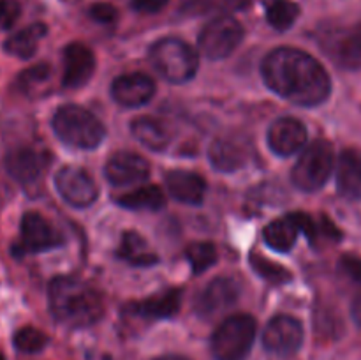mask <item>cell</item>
<instances>
[{
  "instance_id": "6da1fadb",
  "label": "cell",
  "mask_w": 361,
  "mask_h": 360,
  "mask_svg": "<svg viewBox=\"0 0 361 360\" xmlns=\"http://www.w3.org/2000/svg\"><path fill=\"white\" fill-rule=\"evenodd\" d=\"M261 71L275 94L298 106L321 104L331 92L330 74L303 49H274L263 60Z\"/></svg>"
},
{
  "instance_id": "7a4b0ae2",
  "label": "cell",
  "mask_w": 361,
  "mask_h": 360,
  "mask_svg": "<svg viewBox=\"0 0 361 360\" xmlns=\"http://www.w3.org/2000/svg\"><path fill=\"white\" fill-rule=\"evenodd\" d=\"M49 311L60 323L85 328L101 320L104 313L101 295L87 282L74 277H56L48 288Z\"/></svg>"
},
{
  "instance_id": "3957f363",
  "label": "cell",
  "mask_w": 361,
  "mask_h": 360,
  "mask_svg": "<svg viewBox=\"0 0 361 360\" xmlns=\"http://www.w3.org/2000/svg\"><path fill=\"white\" fill-rule=\"evenodd\" d=\"M51 126L59 140L74 148H95L106 134L101 120L78 104L60 106L53 115Z\"/></svg>"
},
{
  "instance_id": "277c9868",
  "label": "cell",
  "mask_w": 361,
  "mask_h": 360,
  "mask_svg": "<svg viewBox=\"0 0 361 360\" xmlns=\"http://www.w3.org/2000/svg\"><path fill=\"white\" fill-rule=\"evenodd\" d=\"M150 62L164 80L185 83L197 71V53L178 37H162L150 48Z\"/></svg>"
},
{
  "instance_id": "5b68a950",
  "label": "cell",
  "mask_w": 361,
  "mask_h": 360,
  "mask_svg": "<svg viewBox=\"0 0 361 360\" xmlns=\"http://www.w3.org/2000/svg\"><path fill=\"white\" fill-rule=\"evenodd\" d=\"M256 320L249 314H235L221 323L212 335V353L217 360H243L256 337Z\"/></svg>"
},
{
  "instance_id": "8992f818",
  "label": "cell",
  "mask_w": 361,
  "mask_h": 360,
  "mask_svg": "<svg viewBox=\"0 0 361 360\" xmlns=\"http://www.w3.org/2000/svg\"><path fill=\"white\" fill-rule=\"evenodd\" d=\"M334 169V148L326 140H316L302 152L293 168L291 179L305 193L319 191Z\"/></svg>"
},
{
  "instance_id": "52a82bcc",
  "label": "cell",
  "mask_w": 361,
  "mask_h": 360,
  "mask_svg": "<svg viewBox=\"0 0 361 360\" xmlns=\"http://www.w3.org/2000/svg\"><path fill=\"white\" fill-rule=\"evenodd\" d=\"M243 35H245V30H243L242 23L233 16L222 14L204 25L197 42H200V49L208 59L221 60L231 55L238 48Z\"/></svg>"
},
{
  "instance_id": "ba28073f",
  "label": "cell",
  "mask_w": 361,
  "mask_h": 360,
  "mask_svg": "<svg viewBox=\"0 0 361 360\" xmlns=\"http://www.w3.org/2000/svg\"><path fill=\"white\" fill-rule=\"evenodd\" d=\"M62 236L48 222V219L42 217L37 212H27L21 217L20 226V242L11 247L16 258L25 256V254L44 253V251L53 249V247L62 246Z\"/></svg>"
},
{
  "instance_id": "9c48e42d",
  "label": "cell",
  "mask_w": 361,
  "mask_h": 360,
  "mask_svg": "<svg viewBox=\"0 0 361 360\" xmlns=\"http://www.w3.org/2000/svg\"><path fill=\"white\" fill-rule=\"evenodd\" d=\"M303 232L310 240L317 239V224L307 214H288L284 217L274 219L264 228V242L275 251L288 253L296 244L298 233Z\"/></svg>"
},
{
  "instance_id": "30bf717a",
  "label": "cell",
  "mask_w": 361,
  "mask_h": 360,
  "mask_svg": "<svg viewBox=\"0 0 361 360\" xmlns=\"http://www.w3.org/2000/svg\"><path fill=\"white\" fill-rule=\"evenodd\" d=\"M55 186L60 196L69 205L78 208L88 207L99 196L94 179L78 166H63L55 175Z\"/></svg>"
},
{
  "instance_id": "8fae6325",
  "label": "cell",
  "mask_w": 361,
  "mask_h": 360,
  "mask_svg": "<svg viewBox=\"0 0 361 360\" xmlns=\"http://www.w3.org/2000/svg\"><path fill=\"white\" fill-rule=\"evenodd\" d=\"M303 342V325L296 318L281 314L267 325L263 334V344L270 353L279 356H289L300 349Z\"/></svg>"
},
{
  "instance_id": "7c38bea8",
  "label": "cell",
  "mask_w": 361,
  "mask_h": 360,
  "mask_svg": "<svg viewBox=\"0 0 361 360\" xmlns=\"http://www.w3.org/2000/svg\"><path fill=\"white\" fill-rule=\"evenodd\" d=\"M4 164H6V172L20 186L30 189L32 186L39 184V180L44 175V169L48 166V155L32 147H18L7 152Z\"/></svg>"
},
{
  "instance_id": "4fadbf2b",
  "label": "cell",
  "mask_w": 361,
  "mask_h": 360,
  "mask_svg": "<svg viewBox=\"0 0 361 360\" xmlns=\"http://www.w3.org/2000/svg\"><path fill=\"white\" fill-rule=\"evenodd\" d=\"M240 296L238 282L231 277H217L204 286L197 296L194 309L201 318H214L222 311L235 306Z\"/></svg>"
},
{
  "instance_id": "5bb4252c",
  "label": "cell",
  "mask_w": 361,
  "mask_h": 360,
  "mask_svg": "<svg viewBox=\"0 0 361 360\" xmlns=\"http://www.w3.org/2000/svg\"><path fill=\"white\" fill-rule=\"evenodd\" d=\"M104 173L113 186H129L147 180L150 175V164L147 159L133 152H116L106 162Z\"/></svg>"
},
{
  "instance_id": "9a60e30c",
  "label": "cell",
  "mask_w": 361,
  "mask_h": 360,
  "mask_svg": "<svg viewBox=\"0 0 361 360\" xmlns=\"http://www.w3.org/2000/svg\"><path fill=\"white\" fill-rule=\"evenodd\" d=\"M95 71L94 53L81 42H71L63 49L62 83L67 88H80L87 83Z\"/></svg>"
},
{
  "instance_id": "2e32d148",
  "label": "cell",
  "mask_w": 361,
  "mask_h": 360,
  "mask_svg": "<svg viewBox=\"0 0 361 360\" xmlns=\"http://www.w3.org/2000/svg\"><path fill=\"white\" fill-rule=\"evenodd\" d=\"M307 143V129L298 119L293 116H284L271 124L268 129V145L277 155L296 154L302 150Z\"/></svg>"
},
{
  "instance_id": "e0dca14e",
  "label": "cell",
  "mask_w": 361,
  "mask_h": 360,
  "mask_svg": "<svg viewBox=\"0 0 361 360\" xmlns=\"http://www.w3.org/2000/svg\"><path fill=\"white\" fill-rule=\"evenodd\" d=\"M155 94V81L148 74L129 73L116 78L111 85V95L118 104L136 108L150 101Z\"/></svg>"
},
{
  "instance_id": "ac0fdd59",
  "label": "cell",
  "mask_w": 361,
  "mask_h": 360,
  "mask_svg": "<svg viewBox=\"0 0 361 360\" xmlns=\"http://www.w3.org/2000/svg\"><path fill=\"white\" fill-rule=\"evenodd\" d=\"M208 157L219 172H235L249 161V147L238 138L222 136L212 143Z\"/></svg>"
},
{
  "instance_id": "d6986e66",
  "label": "cell",
  "mask_w": 361,
  "mask_h": 360,
  "mask_svg": "<svg viewBox=\"0 0 361 360\" xmlns=\"http://www.w3.org/2000/svg\"><path fill=\"white\" fill-rule=\"evenodd\" d=\"M166 187L175 200L189 205L201 203L207 194V182L203 176L183 169L166 173Z\"/></svg>"
},
{
  "instance_id": "ffe728a7",
  "label": "cell",
  "mask_w": 361,
  "mask_h": 360,
  "mask_svg": "<svg viewBox=\"0 0 361 360\" xmlns=\"http://www.w3.org/2000/svg\"><path fill=\"white\" fill-rule=\"evenodd\" d=\"M331 56L344 69H360L361 67V23L341 30L330 46Z\"/></svg>"
},
{
  "instance_id": "44dd1931",
  "label": "cell",
  "mask_w": 361,
  "mask_h": 360,
  "mask_svg": "<svg viewBox=\"0 0 361 360\" xmlns=\"http://www.w3.org/2000/svg\"><path fill=\"white\" fill-rule=\"evenodd\" d=\"M337 187L345 200H361V154L344 150L337 162Z\"/></svg>"
},
{
  "instance_id": "7402d4cb",
  "label": "cell",
  "mask_w": 361,
  "mask_h": 360,
  "mask_svg": "<svg viewBox=\"0 0 361 360\" xmlns=\"http://www.w3.org/2000/svg\"><path fill=\"white\" fill-rule=\"evenodd\" d=\"M48 34V27L44 23H32L21 30L14 32L13 35L6 39L4 42V52L7 55H13L16 59L27 60L35 55L39 48V42L44 35Z\"/></svg>"
},
{
  "instance_id": "603a6c76",
  "label": "cell",
  "mask_w": 361,
  "mask_h": 360,
  "mask_svg": "<svg viewBox=\"0 0 361 360\" xmlns=\"http://www.w3.org/2000/svg\"><path fill=\"white\" fill-rule=\"evenodd\" d=\"M182 293L180 289H166V292L152 295L134 306V313L145 318H171L180 311Z\"/></svg>"
},
{
  "instance_id": "cb8c5ba5",
  "label": "cell",
  "mask_w": 361,
  "mask_h": 360,
  "mask_svg": "<svg viewBox=\"0 0 361 360\" xmlns=\"http://www.w3.org/2000/svg\"><path fill=\"white\" fill-rule=\"evenodd\" d=\"M130 131L145 147L155 152L164 150L169 145V140H171L166 124L154 119V116H137V119H134L133 124H130Z\"/></svg>"
},
{
  "instance_id": "d4e9b609",
  "label": "cell",
  "mask_w": 361,
  "mask_h": 360,
  "mask_svg": "<svg viewBox=\"0 0 361 360\" xmlns=\"http://www.w3.org/2000/svg\"><path fill=\"white\" fill-rule=\"evenodd\" d=\"M116 203L130 210H161L166 205V194L159 186H143L116 198Z\"/></svg>"
},
{
  "instance_id": "484cf974",
  "label": "cell",
  "mask_w": 361,
  "mask_h": 360,
  "mask_svg": "<svg viewBox=\"0 0 361 360\" xmlns=\"http://www.w3.org/2000/svg\"><path fill=\"white\" fill-rule=\"evenodd\" d=\"M118 256L137 267H150L157 263V254L148 247L147 240L134 232L123 233L122 244L118 247Z\"/></svg>"
},
{
  "instance_id": "4316f807",
  "label": "cell",
  "mask_w": 361,
  "mask_h": 360,
  "mask_svg": "<svg viewBox=\"0 0 361 360\" xmlns=\"http://www.w3.org/2000/svg\"><path fill=\"white\" fill-rule=\"evenodd\" d=\"M300 16L298 4L291 0H270L267 4V20L275 30H288Z\"/></svg>"
},
{
  "instance_id": "83f0119b",
  "label": "cell",
  "mask_w": 361,
  "mask_h": 360,
  "mask_svg": "<svg viewBox=\"0 0 361 360\" xmlns=\"http://www.w3.org/2000/svg\"><path fill=\"white\" fill-rule=\"evenodd\" d=\"M49 80H51V67L48 64H37V66H32L30 69H25L18 76L16 87L27 95L39 94L49 83Z\"/></svg>"
},
{
  "instance_id": "f1b7e54d",
  "label": "cell",
  "mask_w": 361,
  "mask_h": 360,
  "mask_svg": "<svg viewBox=\"0 0 361 360\" xmlns=\"http://www.w3.org/2000/svg\"><path fill=\"white\" fill-rule=\"evenodd\" d=\"M185 256L194 274H203L217 261V249L212 242H196L187 247Z\"/></svg>"
},
{
  "instance_id": "f546056e",
  "label": "cell",
  "mask_w": 361,
  "mask_h": 360,
  "mask_svg": "<svg viewBox=\"0 0 361 360\" xmlns=\"http://www.w3.org/2000/svg\"><path fill=\"white\" fill-rule=\"evenodd\" d=\"M13 344L21 353H39L48 344V337L39 328L23 327L14 332Z\"/></svg>"
},
{
  "instance_id": "4dcf8cb0",
  "label": "cell",
  "mask_w": 361,
  "mask_h": 360,
  "mask_svg": "<svg viewBox=\"0 0 361 360\" xmlns=\"http://www.w3.org/2000/svg\"><path fill=\"white\" fill-rule=\"evenodd\" d=\"M250 267H252L261 277L267 279V281L279 282V284H281V282L291 281V274H289L284 267H281V265L274 263V261L270 260H264V258L257 253L250 254Z\"/></svg>"
},
{
  "instance_id": "1f68e13d",
  "label": "cell",
  "mask_w": 361,
  "mask_h": 360,
  "mask_svg": "<svg viewBox=\"0 0 361 360\" xmlns=\"http://www.w3.org/2000/svg\"><path fill=\"white\" fill-rule=\"evenodd\" d=\"M21 7L16 0H0V30L11 28L20 18Z\"/></svg>"
},
{
  "instance_id": "d6a6232c",
  "label": "cell",
  "mask_w": 361,
  "mask_h": 360,
  "mask_svg": "<svg viewBox=\"0 0 361 360\" xmlns=\"http://www.w3.org/2000/svg\"><path fill=\"white\" fill-rule=\"evenodd\" d=\"M92 20L99 21V23H113V21L118 18V11H116L115 6L111 4H106V2H99L94 4L88 11Z\"/></svg>"
},
{
  "instance_id": "836d02e7",
  "label": "cell",
  "mask_w": 361,
  "mask_h": 360,
  "mask_svg": "<svg viewBox=\"0 0 361 360\" xmlns=\"http://www.w3.org/2000/svg\"><path fill=\"white\" fill-rule=\"evenodd\" d=\"M252 0H208L210 11H221V13H235L243 11L250 6Z\"/></svg>"
},
{
  "instance_id": "e575fe53",
  "label": "cell",
  "mask_w": 361,
  "mask_h": 360,
  "mask_svg": "<svg viewBox=\"0 0 361 360\" xmlns=\"http://www.w3.org/2000/svg\"><path fill=\"white\" fill-rule=\"evenodd\" d=\"M341 268L353 279V281L361 282V258L345 254L341 258Z\"/></svg>"
},
{
  "instance_id": "d590c367",
  "label": "cell",
  "mask_w": 361,
  "mask_h": 360,
  "mask_svg": "<svg viewBox=\"0 0 361 360\" xmlns=\"http://www.w3.org/2000/svg\"><path fill=\"white\" fill-rule=\"evenodd\" d=\"M169 0H133V7L140 13L145 14H152V13H159L162 7H166Z\"/></svg>"
},
{
  "instance_id": "8d00e7d4",
  "label": "cell",
  "mask_w": 361,
  "mask_h": 360,
  "mask_svg": "<svg viewBox=\"0 0 361 360\" xmlns=\"http://www.w3.org/2000/svg\"><path fill=\"white\" fill-rule=\"evenodd\" d=\"M180 9L185 14H203L208 13L210 7H208V0H182Z\"/></svg>"
},
{
  "instance_id": "74e56055",
  "label": "cell",
  "mask_w": 361,
  "mask_h": 360,
  "mask_svg": "<svg viewBox=\"0 0 361 360\" xmlns=\"http://www.w3.org/2000/svg\"><path fill=\"white\" fill-rule=\"evenodd\" d=\"M353 318H355L356 325L361 328V293L355 299L353 302Z\"/></svg>"
},
{
  "instance_id": "f35d334b",
  "label": "cell",
  "mask_w": 361,
  "mask_h": 360,
  "mask_svg": "<svg viewBox=\"0 0 361 360\" xmlns=\"http://www.w3.org/2000/svg\"><path fill=\"white\" fill-rule=\"evenodd\" d=\"M157 360H187V359L180 355H164V356H159Z\"/></svg>"
},
{
  "instance_id": "ab89813d",
  "label": "cell",
  "mask_w": 361,
  "mask_h": 360,
  "mask_svg": "<svg viewBox=\"0 0 361 360\" xmlns=\"http://www.w3.org/2000/svg\"><path fill=\"white\" fill-rule=\"evenodd\" d=\"M0 360H6V356L2 355V352H0Z\"/></svg>"
}]
</instances>
